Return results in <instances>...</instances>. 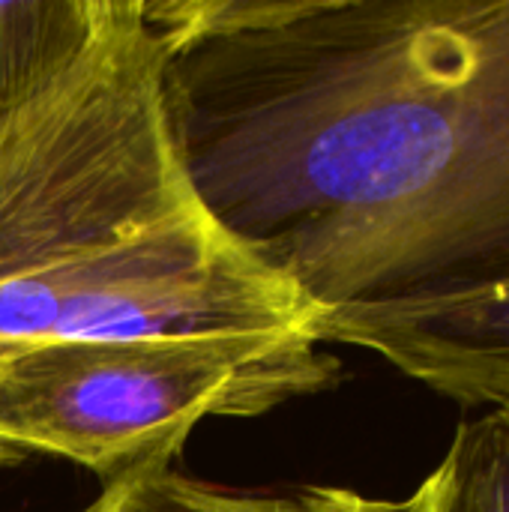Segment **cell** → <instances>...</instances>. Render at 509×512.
I'll use <instances>...</instances> for the list:
<instances>
[{"label": "cell", "instance_id": "7", "mask_svg": "<svg viewBox=\"0 0 509 512\" xmlns=\"http://www.w3.org/2000/svg\"><path fill=\"white\" fill-rule=\"evenodd\" d=\"M411 498L417 512H509V405L462 423Z\"/></svg>", "mask_w": 509, "mask_h": 512}, {"label": "cell", "instance_id": "3", "mask_svg": "<svg viewBox=\"0 0 509 512\" xmlns=\"http://www.w3.org/2000/svg\"><path fill=\"white\" fill-rule=\"evenodd\" d=\"M339 360L306 333H156L0 351V441L114 483L174 462L207 417H255L330 390Z\"/></svg>", "mask_w": 509, "mask_h": 512}, {"label": "cell", "instance_id": "6", "mask_svg": "<svg viewBox=\"0 0 509 512\" xmlns=\"http://www.w3.org/2000/svg\"><path fill=\"white\" fill-rule=\"evenodd\" d=\"M93 512H417L414 498L384 501L339 486L240 492L195 480L171 462L141 468L105 486Z\"/></svg>", "mask_w": 509, "mask_h": 512}, {"label": "cell", "instance_id": "4", "mask_svg": "<svg viewBox=\"0 0 509 512\" xmlns=\"http://www.w3.org/2000/svg\"><path fill=\"white\" fill-rule=\"evenodd\" d=\"M366 348L459 405H509V255L357 321Z\"/></svg>", "mask_w": 509, "mask_h": 512}, {"label": "cell", "instance_id": "1", "mask_svg": "<svg viewBox=\"0 0 509 512\" xmlns=\"http://www.w3.org/2000/svg\"><path fill=\"white\" fill-rule=\"evenodd\" d=\"M159 96L210 225L318 342L509 255V0H162Z\"/></svg>", "mask_w": 509, "mask_h": 512}, {"label": "cell", "instance_id": "2", "mask_svg": "<svg viewBox=\"0 0 509 512\" xmlns=\"http://www.w3.org/2000/svg\"><path fill=\"white\" fill-rule=\"evenodd\" d=\"M144 0L0 129V351L156 333H306L303 303L192 198Z\"/></svg>", "mask_w": 509, "mask_h": 512}, {"label": "cell", "instance_id": "5", "mask_svg": "<svg viewBox=\"0 0 509 512\" xmlns=\"http://www.w3.org/2000/svg\"><path fill=\"white\" fill-rule=\"evenodd\" d=\"M117 0H0V129L66 81Z\"/></svg>", "mask_w": 509, "mask_h": 512}, {"label": "cell", "instance_id": "9", "mask_svg": "<svg viewBox=\"0 0 509 512\" xmlns=\"http://www.w3.org/2000/svg\"><path fill=\"white\" fill-rule=\"evenodd\" d=\"M84 512H93V510H90V507H87V510H84Z\"/></svg>", "mask_w": 509, "mask_h": 512}, {"label": "cell", "instance_id": "8", "mask_svg": "<svg viewBox=\"0 0 509 512\" xmlns=\"http://www.w3.org/2000/svg\"><path fill=\"white\" fill-rule=\"evenodd\" d=\"M21 459H24V453H21V450H15V447H9V444H3V441H0V468L18 465Z\"/></svg>", "mask_w": 509, "mask_h": 512}]
</instances>
